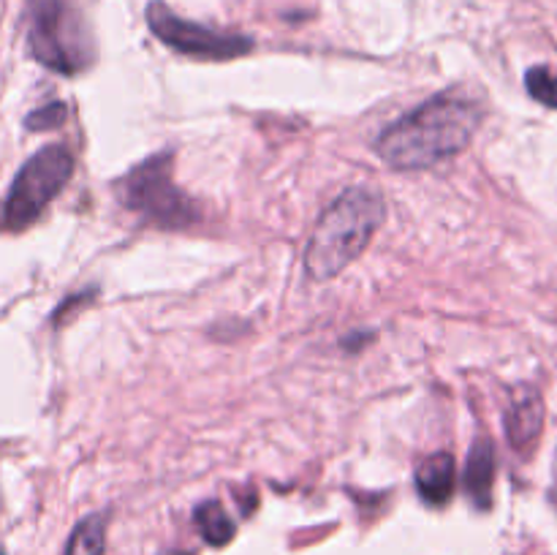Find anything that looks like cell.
Returning a JSON list of instances; mask_svg holds the SVG:
<instances>
[{
	"mask_svg": "<svg viewBox=\"0 0 557 555\" xmlns=\"http://www.w3.org/2000/svg\"><path fill=\"white\" fill-rule=\"evenodd\" d=\"M482 123V107L457 90L438 92L392 123L375 141L379 156L400 172L430 169L468 147Z\"/></svg>",
	"mask_w": 557,
	"mask_h": 555,
	"instance_id": "cell-1",
	"label": "cell"
},
{
	"mask_svg": "<svg viewBox=\"0 0 557 555\" xmlns=\"http://www.w3.org/2000/svg\"><path fill=\"white\" fill-rule=\"evenodd\" d=\"M386 218L384 196L373 188H348L337 196L313 229L305 270L313 281L324 283L341 275L359 254L370 245L373 234Z\"/></svg>",
	"mask_w": 557,
	"mask_h": 555,
	"instance_id": "cell-2",
	"label": "cell"
},
{
	"mask_svg": "<svg viewBox=\"0 0 557 555\" xmlns=\"http://www.w3.org/2000/svg\"><path fill=\"white\" fill-rule=\"evenodd\" d=\"M172 152L163 150L131 169L117 183V196L131 212L145 215L152 226L188 229L199 221V207L172 177Z\"/></svg>",
	"mask_w": 557,
	"mask_h": 555,
	"instance_id": "cell-3",
	"label": "cell"
},
{
	"mask_svg": "<svg viewBox=\"0 0 557 555\" xmlns=\"http://www.w3.org/2000/svg\"><path fill=\"white\" fill-rule=\"evenodd\" d=\"M30 41L33 58L58 74H76L92 58V41L82 11L71 0H30Z\"/></svg>",
	"mask_w": 557,
	"mask_h": 555,
	"instance_id": "cell-4",
	"label": "cell"
},
{
	"mask_svg": "<svg viewBox=\"0 0 557 555\" xmlns=\"http://www.w3.org/2000/svg\"><path fill=\"white\" fill-rule=\"evenodd\" d=\"M71 174H74V152L69 147L49 145L38 150L11 183L9 196L0 207V229L16 234L33 226L49 201L69 185Z\"/></svg>",
	"mask_w": 557,
	"mask_h": 555,
	"instance_id": "cell-5",
	"label": "cell"
},
{
	"mask_svg": "<svg viewBox=\"0 0 557 555\" xmlns=\"http://www.w3.org/2000/svg\"><path fill=\"white\" fill-rule=\"evenodd\" d=\"M147 25H150L152 36L158 41L166 44L174 52L188 54V58L234 60L243 58V54H248L253 49V38L250 36L226 33L218 30V27H207L199 25V22L183 20L169 5H163L161 0L147 5Z\"/></svg>",
	"mask_w": 557,
	"mask_h": 555,
	"instance_id": "cell-6",
	"label": "cell"
},
{
	"mask_svg": "<svg viewBox=\"0 0 557 555\" xmlns=\"http://www.w3.org/2000/svg\"><path fill=\"white\" fill-rule=\"evenodd\" d=\"M544 430V403L542 395L531 386H520V390L511 395L509 408H506V435H509V444L517 452L528 455V452L536 446V441L542 439Z\"/></svg>",
	"mask_w": 557,
	"mask_h": 555,
	"instance_id": "cell-7",
	"label": "cell"
},
{
	"mask_svg": "<svg viewBox=\"0 0 557 555\" xmlns=\"http://www.w3.org/2000/svg\"><path fill=\"white\" fill-rule=\"evenodd\" d=\"M495 484V446L490 439H479L471 446L466 462V490L476 509H490Z\"/></svg>",
	"mask_w": 557,
	"mask_h": 555,
	"instance_id": "cell-8",
	"label": "cell"
},
{
	"mask_svg": "<svg viewBox=\"0 0 557 555\" xmlns=\"http://www.w3.org/2000/svg\"><path fill=\"white\" fill-rule=\"evenodd\" d=\"M455 457L449 452L428 457L417 471V490L424 504L444 506L455 495Z\"/></svg>",
	"mask_w": 557,
	"mask_h": 555,
	"instance_id": "cell-9",
	"label": "cell"
},
{
	"mask_svg": "<svg viewBox=\"0 0 557 555\" xmlns=\"http://www.w3.org/2000/svg\"><path fill=\"white\" fill-rule=\"evenodd\" d=\"M194 522L199 528L201 539L212 544V547H226L234 539V533H237V526H234L228 511L218 501H205V504L196 506Z\"/></svg>",
	"mask_w": 557,
	"mask_h": 555,
	"instance_id": "cell-10",
	"label": "cell"
},
{
	"mask_svg": "<svg viewBox=\"0 0 557 555\" xmlns=\"http://www.w3.org/2000/svg\"><path fill=\"white\" fill-rule=\"evenodd\" d=\"M107 547V515H90L71 531L65 555H103Z\"/></svg>",
	"mask_w": 557,
	"mask_h": 555,
	"instance_id": "cell-11",
	"label": "cell"
},
{
	"mask_svg": "<svg viewBox=\"0 0 557 555\" xmlns=\"http://www.w3.org/2000/svg\"><path fill=\"white\" fill-rule=\"evenodd\" d=\"M525 87L539 103L557 109V74L547 65H533L525 74Z\"/></svg>",
	"mask_w": 557,
	"mask_h": 555,
	"instance_id": "cell-12",
	"label": "cell"
},
{
	"mask_svg": "<svg viewBox=\"0 0 557 555\" xmlns=\"http://www.w3.org/2000/svg\"><path fill=\"white\" fill-rule=\"evenodd\" d=\"M69 109H65L63 101H52L41 109H33L30 114L25 118V125L30 131H47V128H58L60 123L65 120Z\"/></svg>",
	"mask_w": 557,
	"mask_h": 555,
	"instance_id": "cell-13",
	"label": "cell"
}]
</instances>
